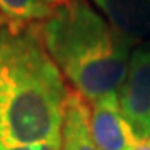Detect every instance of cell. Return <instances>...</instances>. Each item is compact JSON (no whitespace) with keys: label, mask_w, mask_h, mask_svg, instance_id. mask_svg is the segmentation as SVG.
Listing matches in <instances>:
<instances>
[{"label":"cell","mask_w":150,"mask_h":150,"mask_svg":"<svg viewBox=\"0 0 150 150\" xmlns=\"http://www.w3.org/2000/svg\"><path fill=\"white\" fill-rule=\"evenodd\" d=\"M69 95L45 47L42 22L0 13V145L62 142Z\"/></svg>","instance_id":"obj_1"},{"label":"cell","mask_w":150,"mask_h":150,"mask_svg":"<svg viewBox=\"0 0 150 150\" xmlns=\"http://www.w3.org/2000/svg\"><path fill=\"white\" fill-rule=\"evenodd\" d=\"M42 35L62 75L88 103L118 92L129 69L130 40L87 0L54 7L42 22Z\"/></svg>","instance_id":"obj_2"},{"label":"cell","mask_w":150,"mask_h":150,"mask_svg":"<svg viewBox=\"0 0 150 150\" xmlns=\"http://www.w3.org/2000/svg\"><path fill=\"white\" fill-rule=\"evenodd\" d=\"M118 105L140 140L150 137V45L130 54L129 69L117 92Z\"/></svg>","instance_id":"obj_3"},{"label":"cell","mask_w":150,"mask_h":150,"mask_svg":"<svg viewBox=\"0 0 150 150\" xmlns=\"http://www.w3.org/2000/svg\"><path fill=\"white\" fill-rule=\"evenodd\" d=\"M88 125L100 150H134L140 144L139 135L120 110L117 93L88 103Z\"/></svg>","instance_id":"obj_4"},{"label":"cell","mask_w":150,"mask_h":150,"mask_svg":"<svg viewBox=\"0 0 150 150\" xmlns=\"http://www.w3.org/2000/svg\"><path fill=\"white\" fill-rule=\"evenodd\" d=\"M120 33L150 42V0H92Z\"/></svg>","instance_id":"obj_5"},{"label":"cell","mask_w":150,"mask_h":150,"mask_svg":"<svg viewBox=\"0 0 150 150\" xmlns=\"http://www.w3.org/2000/svg\"><path fill=\"white\" fill-rule=\"evenodd\" d=\"M60 150H100L90 134L88 102L77 92H70L65 103Z\"/></svg>","instance_id":"obj_6"},{"label":"cell","mask_w":150,"mask_h":150,"mask_svg":"<svg viewBox=\"0 0 150 150\" xmlns=\"http://www.w3.org/2000/svg\"><path fill=\"white\" fill-rule=\"evenodd\" d=\"M52 12L54 7L45 0H0V13L13 20L43 22Z\"/></svg>","instance_id":"obj_7"},{"label":"cell","mask_w":150,"mask_h":150,"mask_svg":"<svg viewBox=\"0 0 150 150\" xmlns=\"http://www.w3.org/2000/svg\"><path fill=\"white\" fill-rule=\"evenodd\" d=\"M62 142H45V144H32V145H18V147H4L0 150H60Z\"/></svg>","instance_id":"obj_8"},{"label":"cell","mask_w":150,"mask_h":150,"mask_svg":"<svg viewBox=\"0 0 150 150\" xmlns=\"http://www.w3.org/2000/svg\"><path fill=\"white\" fill-rule=\"evenodd\" d=\"M134 150H150V137H149V139L140 140V144L137 145Z\"/></svg>","instance_id":"obj_9"},{"label":"cell","mask_w":150,"mask_h":150,"mask_svg":"<svg viewBox=\"0 0 150 150\" xmlns=\"http://www.w3.org/2000/svg\"><path fill=\"white\" fill-rule=\"evenodd\" d=\"M48 5H52V7H57V5H62V4H65V2H69V0H45Z\"/></svg>","instance_id":"obj_10"}]
</instances>
